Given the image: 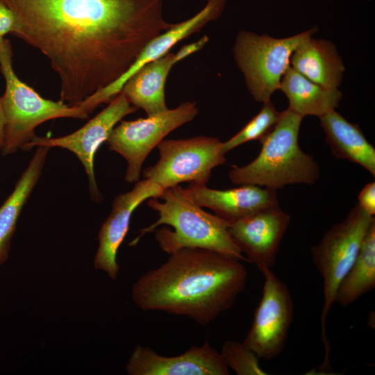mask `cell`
I'll list each match as a JSON object with an SVG mask.
<instances>
[{
  "instance_id": "cell-3",
  "label": "cell",
  "mask_w": 375,
  "mask_h": 375,
  "mask_svg": "<svg viewBox=\"0 0 375 375\" xmlns=\"http://www.w3.org/2000/svg\"><path fill=\"white\" fill-rule=\"evenodd\" d=\"M158 198L161 201L150 198L147 201L158 219L141 229L133 244L156 230L158 246L169 255L183 248H201L247 262L229 233V222L203 210L184 188L178 185L165 189Z\"/></svg>"
},
{
  "instance_id": "cell-27",
  "label": "cell",
  "mask_w": 375,
  "mask_h": 375,
  "mask_svg": "<svg viewBox=\"0 0 375 375\" xmlns=\"http://www.w3.org/2000/svg\"><path fill=\"white\" fill-rule=\"evenodd\" d=\"M208 41L209 38L207 35H203L197 41L183 46L176 53H174L176 63L200 51L206 46Z\"/></svg>"
},
{
  "instance_id": "cell-2",
  "label": "cell",
  "mask_w": 375,
  "mask_h": 375,
  "mask_svg": "<svg viewBox=\"0 0 375 375\" xmlns=\"http://www.w3.org/2000/svg\"><path fill=\"white\" fill-rule=\"evenodd\" d=\"M242 261L201 248H183L132 287L135 304L144 311L183 316L207 325L231 308L244 290Z\"/></svg>"
},
{
  "instance_id": "cell-26",
  "label": "cell",
  "mask_w": 375,
  "mask_h": 375,
  "mask_svg": "<svg viewBox=\"0 0 375 375\" xmlns=\"http://www.w3.org/2000/svg\"><path fill=\"white\" fill-rule=\"evenodd\" d=\"M16 21L17 18L14 12L0 0V38L12 32Z\"/></svg>"
},
{
  "instance_id": "cell-17",
  "label": "cell",
  "mask_w": 375,
  "mask_h": 375,
  "mask_svg": "<svg viewBox=\"0 0 375 375\" xmlns=\"http://www.w3.org/2000/svg\"><path fill=\"white\" fill-rule=\"evenodd\" d=\"M176 64L170 51L136 71L124 84L122 92L131 105L142 109L147 116L168 109L165 84L172 67Z\"/></svg>"
},
{
  "instance_id": "cell-19",
  "label": "cell",
  "mask_w": 375,
  "mask_h": 375,
  "mask_svg": "<svg viewBox=\"0 0 375 375\" xmlns=\"http://www.w3.org/2000/svg\"><path fill=\"white\" fill-rule=\"evenodd\" d=\"M290 64L309 80L328 88H338L345 70L335 45L311 36L296 48Z\"/></svg>"
},
{
  "instance_id": "cell-14",
  "label": "cell",
  "mask_w": 375,
  "mask_h": 375,
  "mask_svg": "<svg viewBox=\"0 0 375 375\" xmlns=\"http://www.w3.org/2000/svg\"><path fill=\"white\" fill-rule=\"evenodd\" d=\"M130 375H228L229 368L220 352L206 341L183 353L165 356L137 345L126 365Z\"/></svg>"
},
{
  "instance_id": "cell-18",
  "label": "cell",
  "mask_w": 375,
  "mask_h": 375,
  "mask_svg": "<svg viewBox=\"0 0 375 375\" xmlns=\"http://www.w3.org/2000/svg\"><path fill=\"white\" fill-rule=\"evenodd\" d=\"M319 118L333 155L362 166L374 176L375 149L360 128L335 110Z\"/></svg>"
},
{
  "instance_id": "cell-28",
  "label": "cell",
  "mask_w": 375,
  "mask_h": 375,
  "mask_svg": "<svg viewBox=\"0 0 375 375\" xmlns=\"http://www.w3.org/2000/svg\"><path fill=\"white\" fill-rule=\"evenodd\" d=\"M6 137V119L0 97V149L4 145Z\"/></svg>"
},
{
  "instance_id": "cell-5",
  "label": "cell",
  "mask_w": 375,
  "mask_h": 375,
  "mask_svg": "<svg viewBox=\"0 0 375 375\" xmlns=\"http://www.w3.org/2000/svg\"><path fill=\"white\" fill-rule=\"evenodd\" d=\"M12 58L10 41L1 38L0 71L6 81L5 92L1 97L6 119L5 142L1 149L4 156L24 149L36 136L35 128L46 121L60 117L85 119L89 115L78 106L42 97L17 77Z\"/></svg>"
},
{
  "instance_id": "cell-4",
  "label": "cell",
  "mask_w": 375,
  "mask_h": 375,
  "mask_svg": "<svg viewBox=\"0 0 375 375\" xmlns=\"http://www.w3.org/2000/svg\"><path fill=\"white\" fill-rule=\"evenodd\" d=\"M303 117L289 108L281 112L274 128L260 140L261 149L250 163L233 166L228 175L236 185H256L277 190L288 185L315 183L319 168L299 145Z\"/></svg>"
},
{
  "instance_id": "cell-8",
  "label": "cell",
  "mask_w": 375,
  "mask_h": 375,
  "mask_svg": "<svg viewBox=\"0 0 375 375\" xmlns=\"http://www.w3.org/2000/svg\"><path fill=\"white\" fill-rule=\"evenodd\" d=\"M222 143L207 136L164 139L157 146L158 162L143 171L144 178L163 190L182 183L206 185L212 169L226 162Z\"/></svg>"
},
{
  "instance_id": "cell-21",
  "label": "cell",
  "mask_w": 375,
  "mask_h": 375,
  "mask_svg": "<svg viewBox=\"0 0 375 375\" xmlns=\"http://www.w3.org/2000/svg\"><path fill=\"white\" fill-rule=\"evenodd\" d=\"M288 99V108L301 117L324 115L335 110L342 93L338 88H328L309 80L291 66L283 75L280 88Z\"/></svg>"
},
{
  "instance_id": "cell-7",
  "label": "cell",
  "mask_w": 375,
  "mask_h": 375,
  "mask_svg": "<svg viewBox=\"0 0 375 375\" xmlns=\"http://www.w3.org/2000/svg\"><path fill=\"white\" fill-rule=\"evenodd\" d=\"M316 30L313 28L284 38L259 35L247 31L238 32L233 48L234 59L256 101L270 100L290 67L293 52Z\"/></svg>"
},
{
  "instance_id": "cell-1",
  "label": "cell",
  "mask_w": 375,
  "mask_h": 375,
  "mask_svg": "<svg viewBox=\"0 0 375 375\" xmlns=\"http://www.w3.org/2000/svg\"><path fill=\"white\" fill-rule=\"evenodd\" d=\"M1 1L16 15L11 34L49 59L69 106L117 81L174 24L163 17L162 0Z\"/></svg>"
},
{
  "instance_id": "cell-23",
  "label": "cell",
  "mask_w": 375,
  "mask_h": 375,
  "mask_svg": "<svg viewBox=\"0 0 375 375\" xmlns=\"http://www.w3.org/2000/svg\"><path fill=\"white\" fill-rule=\"evenodd\" d=\"M280 113L271 100L263 103L261 110L235 135L222 143V151H228L249 141L260 140L275 126Z\"/></svg>"
},
{
  "instance_id": "cell-20",
  "label": "cell",
  "mask_w": 375,
  "mask_h": 375,
  "mask_svg": "<svg viewBox=\"0 0 375 375\" xmlns=\"http://www.w3.org/2000/svg\"><path fill=\"white\" fill-rule=\"evenodd\" d=\"M51 147L38 146L13 191L0 206V265L8 258L21 212L37 184Z\"/></svg>"
},
{
  "instance_id": "cell-22",
  "label": "cell",
  "mask_w": 375,
  "mask_h": 375,
  "mask_svg": "<svg viewBox=\"0 0 375 375\" xmlns=\"http://www.w3.org/2000/svg\"><path fill=\"white\" fill-rule=\"evenodd\" d=\"M375 287V221L371 224L358 256L340 283L335 302L345 308Z\"/></svg>"
},
{
  "instance_id": "cell-13",
  "label": "cell",
  "mask_w": 375,
  "mask_h": 375,
  "mask_svg": "<svg viewBox=\"0 0 375 375\" xmlns=\"http://www.w3.org/2000/svg\"><path fill=\"white\" fill-rule=\"evenodd\" d=\"M226 2V0H208L206 5L195 15L174 24L170 28L152 39L120 78L88 97L82 102V105L88 112H92L101 104L110 103L121 92L128 78L140 67L165 55L178 42L200 31L208 23L220 17Z\"/></svg>"
},
{
  "instance_id": "cell-25",
  "label": "cell",
  "mask_w": 375,
  "mask_h": 375,
  "mask_svg": "<svg viewBox=\"0 0 375 375\" xmlns=\"http://www.w3.org/2000/svg\"><path fill=\"white\" fill-rule=\"evenodd\" d=\"M358 204L371 216L375 215V183H367L360 190L358 197Z\"/></svg>"
},
{
  "instance_id": "cell-9",
  "label": "cell",
  "mask_w": 375,
  "mask_h": 375,
  "mask_svg": "<svg viewBox=\"0 0 375 375\" xmlns=\"http://www.w3.org/2000/svg\"><path fill=\"white\" fill-rule=\"evenodd\" d=\"M198 113L197 103L188 101L175 108L146 118L122 121L115 126L106 142L109 150L126 160L125 181L131 183L138 181L142 166L151 151L169 133L192 121Z\"/></svg>"
},
{
  "instance_id": "cell-6",
  "label": "cell",
  "mask_w": 375,
  "mask_h": 375,
  "mask_svg": "<svg viewBox=\"0 0 375 375\" xmlns=\"http://www.w3.org/2000/svg\"><path fill=\"white\" fill-rule=\"evenodd\" d=\"M375 221L356 204L345 218L326 231L317 244L311 248L312 262L323 281V304L320 315L321 340L325 349L322 367L329 366L331 344L326 323L339 285L353 265L362 241Z\"/></svg>"
},
{
  "instance_id": "cell-24",
  "label": "cell",
  "mask_w": 375,
  "mask_h": 375,
  "mask_svg": "<svg viewBox=\"0 0 375 375\" xmlns=\"http://www.w3.org/2000/svg\"><path fill=\"white\" fill-rule=\"evenodd\" d=\"M228 367L238 375H266L259 365V358L244 343L227 340L220 352Z\"/></svg>"
},
{
  "instance_id": "cell-11",
  "label": "cell",
  "mask_w": 375,
  "mask_h": 375,
  "mask_svg": "<svg viewBox=\"0 0 375 375\" xmlns=\"http://www.w3.org/2000/svg\"><path fill=\"white\" fill-rule=\"evenodd\" d=\"M138 108L128 101L121 91L108 105L83 126L74 133L59 138L35 136L24 150L34 147H61L74 153L84 167L89 180L91 197L101 200L94 172V156L100 145L106 142L113 128Z\"/></svg>"
},
{
  "instance_id": "cell-10",
  "label": "cell",
  "mask_w": 375,
  "mask_h": 375,
  "mask_svg": "<svg viewBox=\"0 0 375 375\" xmlns=\"http://www.w3.org/2000/svg\"><path fill=\"white\" fill-rule=\"evenodd\" d=\"M259 271L264 276L262 297L243 343L259 358L270 360L284 349L294 303L289 288L271 268Z\"/></svg>"
},
{
  "instance_id": "cell-16",
  "label": "cell",
  "mask_w": 375,
  "mask_h": 375,
  "mask_svg": "<svg viewBox=\"0 0 375 375\" xmlns=\"http://www.w3.org/2000/svg\"><path fill=\"white\" fill-rule=\"evenodd\" d=\"M240 185L215 190L206 185L190 183L184 189L197 205L211 209L229 223L279 206L276 190L256 185Z\"/></svg>"
},
{
  "instance_id": "cell-15",
  "label": "cell",
  "mask_w": 375,
  "mask_h": 375,
  "mask_svg": "<svg viewBox=\"0 0 375 375\" xmlns=\"http://www.w3.org/2000/svg\"><path fill=\"white\" fill-rule=\"evenodd\" d=\"M163 190L144 178L137 181L131 191L115 198L112 210L98 233L99 247L94 261L96 269L106 272L111 279L117 278L119 269L117 253L128 232L133 211L144 201L158 198Z\"/></svg>"
},
{
  "instance_id": "cell-12",
  "label": "cell",
  "mask_w": 375,
  "mask_h": 375,
  "mask_svg": "<svg viewBox=\"0 0 375 375\" xmlns=\"http://www.w3.org/2000/svg\"><path fill=\"white\" fill-rule=\"evenodd\" d=\"M290 222V215L278 206L229 223L228 231L247 262L259 270L272 269Z\"/></svg>"
}]
</instances>
